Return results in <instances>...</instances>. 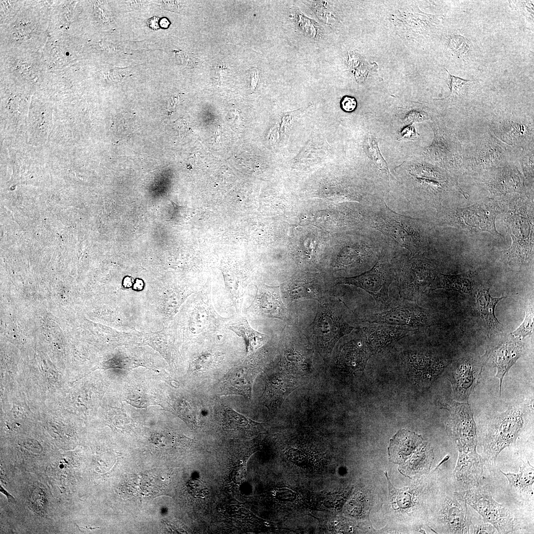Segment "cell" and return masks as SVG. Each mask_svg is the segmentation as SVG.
I'll return each instance as SVG.
<instances>
[{"label": "cell", "instance_id": "1", "mask_svg": "<svg viewBox=\"0 0 534 534\" xmlns=\"http://www.w3.org/2000/svg\"><path fill=\"white\" fill-rule=\"evenodd\" d=\"M504 222L512 238L509 249L500 252V257L511 266L521 267L534 259V203L524 198L512 200L504 216Z\"/></svg>", "mask_w": 534, "mask_h": 534}, {"label": "cell", "instance_id": "2", "mask_svg": "<svg viewBox=\"0 0 534 534\" xmlns=\"http://www.w3.org/2000/svg\"><path fill=\"white\" fill-rule=\"evenodd\" d=\"M341 302L323 298L320 301L312 322L305 330L309 343L323 360H329L337 341L355 328L344 318Z\"/></svg>", "mask_w": 534, "mask_h": 534}, {"label": "cell", "instance_id": "3", "mask_svg": "<svg viewBox=\"0 0 534 534\" xmlns=\"http://www.w3.org/2000/svg\"><path fill=\"white\" fill-rule=\"evenodd\" d=\"M526 412L524 406L515 404L490 419L482 433L484 460L495 462L502 450L515 445L525 428Z\"/></svg>", "mask_w": 534, "mask_h": 534}, {"label": "cell", "instance_id": "4", "mask_svg": "<svg viewBox=\"0 0 534 534\" xmlns=\"http://www.w3.org/2000/svg\"><path fill=\"white\" fill-rule=\"evenodd\" d=\"M372 227L409 251L411 256L417 254L428 242L425 229L420 220L399 214L385 204L372 216Z\"/></svg>", "mask_w": 534, "mask_h": 534}, {"label": "cell", "instance_id": "5", "mask_svg": "<svg viewBox=\"0 0 534 534\" xmlns=\"http://www.w3.org/2000/svg\"><path fill=\"white\" fill-rule=\"evenodd\" d=\"M505 206L493 199L482 200L464 208L444 210L440 220L442 224L472 233L488 232L501 235L495 227L496 217L504 211Z\"/></svg>", "mask_w": 534, "mask_h": 534}, {"label": "cell", "instance_id": "6", "mask_svg": "<svg viewBox=\"0 0 534 534\" xmlns=\"http://www.w3.org/2000/svg\"><path fill=\"white\" fill-rule=\"evenodd\" d=\"M467 504L474 508L486 522L492 525L498 534H512L520 529L519 522L511 510L492 497L490 489L480 484L463 491Z\"/></svg>", "mask_w": 534, "mask_h": 534}, {"label": "cell", "instance_id": "7", "mask_svg": "<svg viewBox=\"0 0 534 534\" xmlns=\"http://www.w3.org/2000/svg\"><path fill=\"white\" fill-rule=\"evenodd\" d=\"M395 272L399 293L405 300L417 301L438 275L436 267L426 259L411 256Z\"/></svg>", "mask_w": 534, "mask_h": 534}, {"label": "cell", "instance_id": "8", "mask_svg": "<svg viewBox=\"0 0 534 534\" xmlns=\"http://www.w3.org/2000/svg\"><path fill=\"white\" fill-rule=\"evenodd\" d=\"M394 277V270L387 259L380 255L371 269L354 277L339 278L337 284L360 288L372 295L377 304L385 305L388 299L389 288Z\"/></svg>", "mask_w": 534, "mask_h": 534}, {"label": "cell", "instance_id": "9", "mask_svg": "<svg viewBox=\"0 0 534 534\" xmlns=\"http://www.w3.org/2000/svg\"><path fill=\"white\" fill-rule=\"evenodd\" d=\"M444 406L450 413L447 427L457 447L476 448L477 427L469 401L453 400Z\"/></svg>", "mask_w": 534, "mask_h": 534}, {"label": "cell", "instance_id": "10", "mask_svg": "<svg viewBox=\"0 0 534 534\" xmlns=\"http://www.w3.org/2000/svg\"><path fill=\"white\" fill-rule=\"evenodd\" d=\"M364 321L419 328L431 325L433 317L428 310L421 308L414 302L405 300L390 310L367 315Z\"/></svg>", "mask_w": 534, "mask_h": 534}, {"label": "cell", "instance_id": "11", "mask_svg": "<svg viewBox=\"0 0 534 534\" xmlns=\"http://www.w3.org/2000/svg\"><path fill=\"white\" fill-rule=\"evenodd\" d=\"M483 368L481 361L472 356L456 360L448 373L455 399L458 401H469V398L476 386Z\"/></svg>", "mask_w": 534, "mask_h": 534}, {"label": "cell", "instance_id": "12", "mask_svg": "<svg viewBox=\"0 0 534 534\" xmlns=\"http://www.w3.org/2000/svg\"><path fill=\"white\" fill-rule=\"evenodd\" d=\"M457 448L459 455L453 476L456 490L463 492L480 484L485 460L477 452L476 448Z\"/></svg>", "mask_w": 534, "mask_h": 534}, {"label": "cell", "instance_id": "13", "mask_svg": "<svg viewBox=\"0 0 534 534\" xmlns=\"http://www.w3.org/2000/svg\"><path fill=\"white\" fill-rule=\"evenodd\" d=\"M441 510L442 520L446 533L456 534L470 533V519L467 502L463 492L456 490L444 499Z\"/></svg>", "mask_w": 534, "mask_h": 534}, {"label": "cell", "instance_id": "14", "mask_svg": "<svg viewBox=\"0 0 534 534\" xmlns=\"http://www.w3.org/2000/svg\"><path fill=\"white\" fill-rule=\"evenodd\" d=\"M246 310L258 315L284 321L288 320L289 316L287 309L281 299L279 286L264 284L256 286L255 297Z\"/></svg>", "mask_w": 534, "mask_h": 534}, {"label": "cell", "instance_id": "15", "mask_svg": "<svg viewBox=\"0 0 534 534\" xmlns=\"http://www.w3.org/2000/svg\"><path fill=\"white\" fill-rule=\"evenodd\" d=\"M261 402L268 409V413H275L286 397L297 389L300 383L293 375L283 369L268 375Z\"/></svg>", "mask_w": 534, "mask_h": 534}, {"label": "cell", "instance_id": "16", "mask_svg": "<svg viewBox=\"0 0 534 534\" xmlns=\"http://www.w3.org/2000/svg\"><path fill=\"white\" fill-rule=\"evenodd\" d=\"M257 373L256 369L246 365L234 368L221 383L219 394L220 396L241 395L250 399L253 380Z\"/></svg>", "mask_w": 534, "mask_h": 534}, {"label": "cell", "instance_id": "17", "mask_svg": "<svg viewBox=\"0 0 534 534\" xmlns=\"http://www.w3.org/2000/svg\"><path fill=\"white\" fill-rule=\"evenodd\" d=\"M413 328L397 325L380 324L364 327L363 335L373 352L386 348L413 331Z\"/></svg>", "mask_w": 534, "mask_h": 534}, {"label": "cell", "instance_id": "18", "mask_svg": "<svg viewBox=\"0 0 534 534\" xmlns=\"http://www.w3.org/2000/svg\"><path fill=\"white\" fill-rule=\"evenodd\" d=\"M520 340L503 342L490 354L492 362L496 368V377L499 380L500 395L504 377L523 355L524 345Z\"/></svg>", "mask_w": 534, "mask_h": 534}, {"label": "cell", "instance_id": "19", "mask_svg": "<svg viewBox=\"0 0 534 534\" xmlns=\"http://www.w3.org/2000/svg\"><path fill=\"white\" fill-rule=\"evenodd\" d=\"M311 351L304 345L288 341L281 357L283 369L293 376L305 375L312 366Z\"/></svg>", "mask_w": 534, "mask_h": 534}, {"label": "cell", "instance_id": "20", "mask_svg": "<svg viewBox=\"0 0 534 534\" xmlns=\"http://www.w3.org/2000/svg\"><path fill=\"white\" fill-rule=\"evenodd\" d=\"M388 448L392 462L399 463L429 445L422 437L406 430L399 431L391 440Z\"/></svg>", "mask_w": 534, "mask_h": 534}, {"label": "cell", "instance_id": "21", "mask_svg": "<svg viewBox=\"0 0 534 534\" xmlns=\"http://www.w3.org/2000/svg\"><path fill=\"white\" fill-rule=\"evenodd\" d=\"M372 353L361 332L360 336L352 338L342 346L339 362L351 370H357L364 367Z\"/></svg>", "mask_w": 534, "mask_h": 534}, {"label": "cell", "instance_id": "22", "mask_svg": "<svg viewBox=\"0 0 534 534\" xmlns=\"http://www.w3.org/2000/svg\"><path fill=\"white\" fill-rule=\"evenodd\" d=\"M403 362L424 383L432 382L443 371L445 363L440 359L424 355L409 353L403 356Z\"/></svg>", "mask_w": 534, "mask_h": 534}, {"label": "cell", "instance_id": "23", "mask_svg": "<svg viewBox=\"0 0 534 534\" xmlns=\"http://www.w3.org/2000/svg\"><path fill=\"white\" fill-rule=\"evenodd\" d=\"M327 288L320 282L307 278L294 279L285 285L283 291L290 301H320Z\"/></svg>", "mask_w": 534, "mask_h": 534}, {"label": "cell", "instance_id": "24", "mask_svg": "<svg viewBox=\"0 0 534 534\" xmlns=\"http://www.w3.org/2000/svg\"><path fill=\"white\" fill-rule=\"evenodd\" d=\"M500 471L506 477L512 491L522 496L534 499V468L529 461L524 463L516 474Z\"/></svg>", "mask_w": 534, "mask_h": 534}, {"label": "cell", "instance_id": "25", "mask_svg": "<svg viewBox=\"0 0 534 534\" xmlns=\"http://www.w3.org/2000/svg\"><path fill=\"white\" fill-rule=\"evenodd\" d=\"M228 329L243 338L245 342L247 355L255 352L264 345L268 339L267 335L253 329L244 317L240 318L230 325Z\"/></svg>", "mask_w": 534, "mask_h": 534}, {"label": "cell", "instance_id": "26", "mask_svg": "<svg viewBox=\"0 0 534 534\" xmlns=\"http://www.w3.org/2000/svg\"><path fill=\"white\" fill-rule=\"evenodd\" d=\"M443 289L454 290L462 293L471 294L472 291V280L470 274H438L431 285L430 289L433 290Z\"/></svg>", "mask_w": 534, "mask_h": 534}, {"label": "cell", "instance_id": "27", "mask_svg": "<svg viewBox=\"0 0 534 534\" xmlns=\"http://www.w3.org/2000/svg\"><path fill=\"white\" fill-rule=\"evenodd\" d=\"M506 298L492 297L490 294L489 288H483L478 291L476 295L477 308L490 327L499 328L503 326L495 315V308L500 301Z\"/></svg>", "mask_w": 534, "mask_h": 534}, {"label": "cell", "instance_id": "28", "mask_svg": "<svg viewBox=\"0 0 534 534\" xmlns=\"http://www.w3.org/2000/svg\"><path fill=\"white\" fill-rule=\"evenodd\" d=\"M490 190L495 196L506 193L522 191V183L519 178L513 174L494 176L489 181Z\"/></svg>", "mask_w": 534, "mask_h": 534}, {"label": "cell", "instance_id": "29", "mask_svg": "<svg viewBox=\"0 0 534 534\" xmlns=\"http://www.w3.org/2000/svg\"><path fill=\"white\" fill-rule=\"evenodd\" d=\"M363 148L365 153L377 169L389 177L393 178L387 164L380 152L376 139L368 135L365 138Z\"/></svg>", "mask_w": 534, "mask_h": 534}, {"label": "cell", "instance_id": "30", "mask_svg": "<svg viewBox=\"0 0 534 534\" xmlns=\"http://www.w3.org/2000/svg\"><path fill=\"white\" fill-rule=\"evenodd\" d=\"M192 315V329H198L202 331L206 330L213 329L216 321H214L216 315L214 310L207 305L200 307Z\"/></svg>", "mask_w": 534, "mask_h": 534}, {"label": "cell", "instance_id": "31", "mask_svg": "<svg viewBox=\"0 0 534 534\" xmlns=\"http://www.w3.org/2000/svg\"><path fill=\"white\" fill-rule=\"evenodd\" d=\"M224 421L227 428L236 430L250 427L259 429L262 424L250 420L230 407L226 408L224 410Z\"/></svg>", "mask_w": 534, "mask_h": 534}, {"label": "cell", "instance_id": "32", "mask_svg": "<svg viewBox=\"0 0 534 534\" xmlns=\"http://www.w3.org/2000/svg\"><path fill=\"white\" fill-rule=\"evenodd\" d=\"M385 474L389 485V497L394 509H405L410 507L412 504V494L410 490L408 488L402 489L395 488L390 482L386 473Z\"/></svg>", "mask_w": 534, "mask_h": 534}, {"label": "cell", "instance_id": "33", "mask_svg": "<svg viewBox=\"0 0 534 534\" xmlns=\"http://www.w3.org/2000/svg\"><path fill=\"white\" fill-rule=\"evenodd\" d=\"M534 329V311L532 309L527 310L523 322L515 331L510 334L515 338L519 340L524 339L530 335Z\"/></svg>", "mask_w": 534, "mask_h": 534}, {"label": "cell", "instance_id": "34", "mask_svg": "<svg viewBox=\"0 0 534 534\" xmlns=\"http://www.w3.org/2000/svg\"><path fill=\"white\" fill-rule=\"evenodd\" d=\"M470 526L472 527L470 534H498L492 525L484 521L483 519L477 522H473L470 520Z\"/></svg>", "mask_w": 534, "mask_h": 534}, {"label": "cell", "instance_id": "35", "mask_svg": "<svg viewBox=\"0 0 534 534\" xmlns=\"http://www.w3.org/2000/svg\"><path fill=\"white\" fill-rule=\"evenodd\" d=\"M445 69L448 73L449 76V81L448 87L450 90V93L447 97L454 93H458V92H460L463 88L469 84L470 81L452 75L446 69Z\"/></svg>", "mask_w": 534, "mask_h": 534}, {"label": "cell", "instance_id": "36", "mask_svg": "<svg viewBox=\"0 0 534 534\" xmlns=\"http://www.w3.org/2000/svg\"><path fill=\"white\" fill-rule=\"evenodd\" d=\"M449 46L458 56L466 51L467 44L465 39L460 35L452 36L450 39Z\"/></svg>", "mask_w": 534, "mask_h": 534}, {"label": "cell", "instance_id": "37", "mask_svg": "<svg viewBox=\"0 0 534 534\" xmlns=\"http://www.w3.org/2000/svg\"><path fill=\"white\" fill-rule=\"evenodd\" d=\"M417 133L413 126V124L405 127L401 130L397 137V140H414L417 137Z\"/></svg>", "mask_w": 534, "mask_h": 534}, {"label": "cell", "instance_id": "38", "mask_svg": "<svg viewBox=\"0 0 534 534\" xmlns=\"http://www.w3.org/2000/svg\"><path fill=\"white\" fill-rule=\"evenodd\" d=\"M357 106L356 99L352 96H345L341 101V106L342 109L347 112H351L355 110Z\"/></svg>", "mask_w": 534, "mask_h": 534}, {"label": "cell", "instance_id": "39", "mask_svg": "<svg viewBox=\"0 0 534 534\" xmlns=\"http://www.w3.org/2000/svg\"><path fill=\"white\" fill-rule=\"evenodd\" d=\"M251 77V86L253 90L256 89L259 80V74L257 68H253L250 71Z\"/></svg>", "mask_w": 534, "mask_h": 534}, {"label": "cell", "instance_id": "40", "mask_svg": "<svg viewBox=\"0 0 534 534\" xmlns=\"http://www.w3.org/2000/svg\"><path fill=\"white\" fill-rule=\"evenodd\" d=\"M161 25L162 27L167 28L169 25V22L166 18H163L161 21Z\"/></svg>", "mask_w": 534, "mask_h": 534}, {"label": "cell", "instance_id": "41", "mask_svg": "<svg viewBox=\"0 0 534 534\" xmlns=\"http://www.w3.org/2000/svg\"><path fill=\"white\" fill-rule=\"evenodd\" d=\"M0 491H4V492H3V493H4V494H5V495H6V496H7V498H8V499H9V498H10V500H11V499H13L15 500V499H14V498H13V497H12V496H11V495L10 494H8V493H7V491H5V490H4L3 489V488H1V489H0Z\"/></svg>", "mask_w": 534, "mask_h": 534}]
</instances>
